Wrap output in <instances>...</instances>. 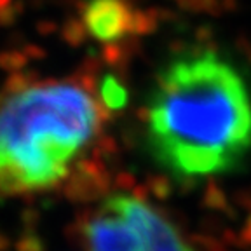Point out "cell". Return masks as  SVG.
I'll return each instance as SVG.
<instances>
[{"label": "cell", "instance_id": "6da1fadb", "mask_svg": "<svg viewBox=\"0 0 251 251\" xmlns=\"http://www.w3.org/2000/svg\"><path fill=\"white\" fill-rule=\"evenodd\" d=\"M155 161L181 178L222 175L251 150V94L237 68L211 51L173 59L147 106Z\"/></svg>", "mask_w": 251, "mask_h": 251}, {"label": "cell", "instance_id": "7a4b0ae2", "mask_svg": "<svg viewBox=\"0 0 251 251\" xmlns=\"http://www.w3.org/2000/svg\"><path fill=\"white\" fill-rule=\"evenodd\" d=\"M100 108L84 87L40 82L0 103V192L54 187L98 131Z\"/></svg>", "mask_w": 251, "mask_h": 251}, {"label": "cell", "instance_id": "3957f363", "mask_svg": "<svg viewBox=\"0 0 251 251\" xmlns=\"http://www.w3.org/2000/svg\"><path fill=\"white\" fill-rule=\"evenodd\" d=\"M87 251H197L159 209L127 194L101 202L84 225Z\"/></svg>", "mask_w": 251, "mask_h": 251}, {"label": "cell", "instance_id": "277c9868", "mask_svg": "<svg viewBox=\"0 0 251 251\" xmlns=\"http://www.w3.org/2000/svg\"><path fill=\"white\" fill-rule=\"evenodd\" d=\"M89 26L98 37H112L117 33L122 5L115 0H96L87 11Z\"/></svg>", "mask_w": 251, "mask_h": 251}]
</instances>
